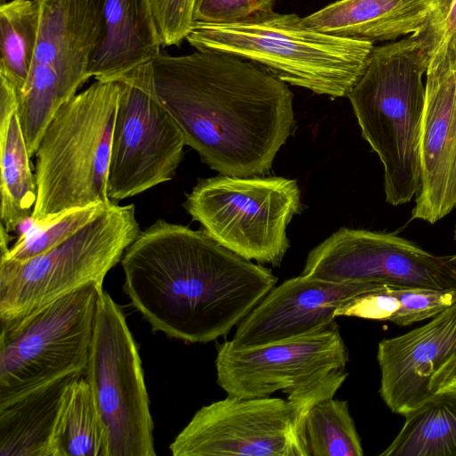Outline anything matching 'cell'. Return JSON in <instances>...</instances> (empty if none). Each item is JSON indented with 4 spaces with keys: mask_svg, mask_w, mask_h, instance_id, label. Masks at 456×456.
<instances>
[{
    "mask_svg": "<svg viewBox=\"0 0 456 456\" xmlns=\"http://www.w3.org/2000/svg\"><path fill=\"white\" fill-rule=\"evenodd\" d=\"M456 353V302L423 326L379 343V395L404 416L435 395L429 380Z\"/></svg>",
    "mask_w": 456,
    "mask_h": 456,
    "instance_id": "cell-16",
    "label": "cell"
},
{
    "mask_svg": "<svg viewBox=\"0 0 456 456\" xmlns=\"http://www.w3.org/2000/svg\"><path fill=\"white\" fill-rule=\"evenodd\" d=\"M387 286L300 274L273 288L237 325L231 342L239 347L259 346L316 332L335 321L337 309Z\"/></svg>",
    "mask_w": 456,
    "mask_h": 456,
    "instance_id": "cell-15",
    "label": "cell"
},
{
    "mask_svg": "<svg viewBox=\"0 0 456 456\" xmlns=\"http://www.w3.org/2000/svg\"><path fill=\"white\" fill-rule=\"evenodd\" d=\"M83 374L63 375L0 404V456H53L63 405Z\"/></svg>",
    "mask_w": 456,
    "mask_h": 456,
    "instance_id": "cell-19",
    "label": "cell"
},
{
    "mask_svg": "<svg viewBox=\"0 0 456 456\" xmlns=\"http://www.w3.org/2000/svg\"><path fill=\"white\" fill-rule=\"evenodd\" d=\"M119 94L118 80L95 79L57 110L35 154L37 200L31 219L112 202L108 177Z\"/></svg>",
    "mask_w": 456,
    "mask_h": 456,
    "instance_id": "cell-5",
    "label": "cell"
},
{
    "mask_svg": "<svg viewBox=\"0 0 456 456\" xmlns=\"http://www.w3.org/2000/svg\"><path fill=\"white\" fill-rule=\"evenodd\" d=\"M141 232L134 204L110 203L50 250L25 261H0V320L7 323L89 282L102 285Z\"/></svg>",
    "mask_w": 456,
    "mask_h": 456,
    "instance_id": "cell-7",
    "label": "cell"
},
{
    "mask_svg": "<svg viewBox=\"0 0 456 456\" xmlns=\"http://www.w3.org/2000/svg\"><path fill=\"white\" fill-rule=\"evenodd\" d=\"M426 66L414 38L373 46L347 97L362 136L384 168L387 203H409L420 189Z\"/></svg>",
    "mask_w": 456,
    "mask_h": 456,
    "instance_id": "cell-4",
    "label": "cell"
},
{
    "mask_svg": "<svg viewBox=\"0 0 456 456\" xmlns=\"http://www.w3.org/2000/svg\"><path fill=\"white\" fill-rule=\"evenodd\" d=\"M110 203L69 208L42 221L29 218L28 225L11 248L8 247L9 232L1 224V257L25 261L41 255L95 219Z\"/></svg>",
    "mask_w": 456,
    "mask_h": 456,
    "instance_id": "cell-25",
    "label": "cell"
},
{
    "mask_svg": "<svg viewBox=\"0 0 456 456\" xmlns=\"http://www.w3.org/2000/svg\"><path fill=\"white\" fill-rule=\"evenodd\" d=\"M280 397L226 398L202 406L169 448L174 456H310L305 433L309 410L333 397L348 373Z\"/></svg>",
    "mask_w": 456,
    "mask_h": 456,
    "instance_id": "cell-6",
    "label": "cell"
},
{
    "mask_svg": "<svg viewBox=\"0 0 456 456\" xmlns=\"http://www.w3.org/2000/svg\"><path fill=\"white\" fill-rule=\"evenodd\" d=\"M19 115L17 92L0 78V219L7 232L32 215L37 184Z\"/></svg>",
    "mask_w": 456,
    "mask_h": 456,
    "instance_id": "cell-21",
    "label": "cell"
},
{
    "mask_svg": "<svg viewBox=\"0 0 456 456\" xmlns=\"http://www.w3.org/2000/svg\"><path fill=\"white\" fill-rule=\"evenodd\" d=\"M403 417L380 456H456V396L436 395Z\"/></svg>",
    "mask_w": 456,
    "mask_h": 456,
    "instance_id": "cell-22",
    "label": "cell"
},
{
    "mask_svg": "<svg viewBox=\"0 0 456 456\" xmlns=\"http://www.w3.org/2000/svg\"><path fill=\"white\" fill-rule=\"evenodd\" d=\"M305 433L310 456H362L360 436L346 400L320 401L307 412Z\"/></svg>",
    "mask_w": 456,
    "mask_h": 456,
    "instance_id": "cell-26",
    "label": "cell"
},
{
    "mask_svg": "<svg viewBox=\"0 0 456 456\" xmlns=\"http://www.w3.org/2000/svg\"><path fill=\"white\" fill-rule=\"evenodd\" d=\"M186 40L196 50L236 55L286 84L331 98L348 95L374 46L318 31L296 13L274 11L236 23L196 22Z\"/></svg>",
    "mask_w": 456,
    "mask_h": 456,
    "instance_id": "cell-3",
    "label": "cell"
},
{
    "mask_svg": "<svg viewBox=\"0 0 456 456\" xmlns=\"http://www.w3.org/2000/svg\"><path fill=\"white\" fill-rule=\"evenodd\" d=\"M120 263L123 291L152 330L190 343L226 336L278 281L203 230L164 219L141 231Z\"/></svg>",
    "mask_w": 456,
    "mask_h": 456,
    "instance_id": "cell-2",
    "label": "cell"
},
{
    "mask_svg": "<svg viewBox=\"0 0 456 456\" xmlns=\"http://www.w3.org/2000/svg\"><path fill=\"white\" fill-rule=\"evenodd\" d=\"M162 46L186 39L194 20L196 0H151Z\"/></svg>",
    "mask_w": 456,
    "mask_h": 456,
    "instance_id": "cell-30",
    "label": "cell"
},
{
    "mask_svg": "<svg viewBox=\"0 0 456 456\" xmlns=\"http://www.w3.org/2000/svg\"><path fill=\"white\" fill-rule=\"evenodd\" d=\"M102 285L85 284L1 323L0 404L71 372L84 373Z\"/></svg>",
    "mask_w": 456,
    "mask_h": 456,
    "instance_id": "cell-9",
    "label": "cell"
},
{
    "mask_svg": "<svg viewBox=\"0 0 456 456\" xmlns=\"http://www.w3.org/2000/svg\"><path fill=\"white\" fill-rule=\"evenodd\" d=\"M39 28L37 0H11L0 5V78L17 94L27 82Z\"/></svg>",
    "mask_w": 456,
    "mask_h": 456,
    "instance_id": "cell-24",
    "label": "cell"
},
{
    "mask_svg": "<svg viewBox=\"0 0 456 456\" xmlns=\"http://www.w3.org/2000/svg\"><path fill=\"white\" fill-rule=\"evenodd\" d=\"M53 456H109L106 428L84 374L66 398L54 435Z\"/></svg>",
    "mask_w": 456,
    "mask_h": 456,
    "instance_id": "cell-23",
    "label": "cell"
},
{
    "mask_svg": "<svg viewBox=\"0 0 456 456\" xmlns=\"http://www.w3.org/2000/svg\"><path fill=\"white\" fill-rule=\"evenodd\" d=\"M296 180L218 175L200 179L183 206L220 245L248 260L280 266L286 229L302 209Z\"/></svg>",
    "mask_w": 456,
    "mask_h": 456,
    "instance_id": "cell-8",
    "label": "cell"
},
{
    "mask_svg": "<svg viewBox=\"0 0 456 456\" xmlns=\"http://www.w3.org/2000/svg\"><path fill=\"white\" fill-rule=\"evenodd\" d=\"M420 170L411 217L435 224L456 208V72L426 74Z\"/></svg>",
    "mask_w": 456,
    "mask_h": 456,
    "instance_id": "cell-17",
    "label": "cell"
},
{
    "mask_svg": "<svg viewBox=\"0 0 456 456\" xmlns=\"http://www.w3.org/2000/svg\"><path fill=\"white\" fill-rule=\"evenodd\" d=\"M84 377L109 440V456H155L142 362L120 306L103 291Z\"/></svg>",
    "mask_w": 456,
    "mask_h": 456,
    "instance_id": "cell-11",
    "label": "cell"
},
{
    "mask_svg": "<svg viewBox=\"0 0 456 456\" xmlns=\"http://www.w3.org/2000/svg\"><path fill=\"white\" fill-rule=\"evenodd\" d=\"M428 10V0H338L303 22L323 33L373 44L416 32Z\"/></svg>",
    "mask_w": 456,
    "mask_h": 456,
    "instance_id": "cell-20",
    "label": "cell"
},
{
    "mask_svg": "<svg viewBox=\"0 0 456 456\" xmlns=\"http://www.w3.org/2000/svg\"><path fill=\"white\" fill-rule=\"evenodd\" d=\"M400 287L387 286L382 289L354 297L335 311V317L353 316L364 319L388 321L398 311Z\"/></svg>",
    "mask_w": 456,
    "mask_h": 456,
    "instance_id": "cell-31",
    "label": "cell"
},
{
    "mask_svg": "<svg viewBox=\"0 0 456 456\" xmlns=\"http://www.w3.org/2000/svg\"><path fill=\"white\" fill-rule=\"evenodd\" d=\"M39 28L28 77L17 94L19 115L34 156L57 110L91 77L102 34L101 0H37Z\"/></svg>",
    "mask_w": 456,
    "mask_h": 456,
    "instance_id": "cell-10",
    "label": "cell"
},
{
    "mask_svg": "<svg viewBox=\"0 0 456 456\" xmlns=\"http://www.w3.org/2000/svg\"><path fill=\"white\" fill-rule=\"evenodd\" d=\"M453 237H454V240H455V241H456V223H455V225H454Z\"/></svg>",
    "mask_w": 456,
    "mask_h": 456,
    "instance_id": "cell-33",
    "label": "cell"
},
{
    "mask_svg": "<svg viewBox=\"0 0 456 456\" xmlns=\"http://www.w3.org/2000/svg\"><path fill=\"white\" fill-rule=\"evenodd\" d=\"M400 307L390 322L399 326L432 319L456 302V287L444 289L399 288Z\"/></svg>",
    "mask_w": 456,
    "mask_h": 456,
    "instance_id": "cell-28",
    "label": "cell"
},
{
    "mask_svg": "<svg viewBox=\"0 0 456 456\" xmlns=\"http://www.w3.org/2000/svg\"><path fill=\"white\" fill-rule=\"evenodd\" d=\"M275 3L276 0H196L193 20L216 24L240 22L273 12Z\"/></svg>",
    "mask_w": 456,
    "mask_h": 456,
    "instance_id": "cell-29",
    "label": "cell"
},
{
    "mask_svg": "<svg viewBox=\"0 0 456 456\" xmlns=\"http://www.w3.org/2000/svg\"><path fill=\"white\" fill-rule=\"evenodd\" d=\"M301 274L444 289L456 287V254L434 255L394 232L342 227L309 252Z\"/></svg>",
    "mask_w": 456,
    "mask_h": 456,
    "instance_id": "cell-13",
    "label": "cell"
},
{
    "mask_svg": "<svg viewBox=\"0 0 456 456\" xmlns=\"http://www.w3.org/2000/svg\"><path fill=\"white\" fill-rule=\"evenodd\" d=\"M102 34L89 75L116 79L151 63L162 46L151 0H101Z\"/></svg>",
    "mask_w": 456,
    "mask_h": 456,
    "instance_id": "cell-18",
    "label": "cell"
},
{
    "mask_svg": "<svg viewBox=\"0 0 456 456\" xmlns=\"http://www.w3.org/2000/svg\"><path fill=\"white\" fill-rule=\"evenodd\" d=\"M429 389L434 395L456 396V353L432 375L429 380Z\"/></svg>",
    "mask_w": 456,
    "mask_h": 456,
    "instance_id": "cell-32",
    "label": "cell"
},
{
    "mask_svg": "<svg viewBox=\"0 0 456 456\" xmlns=\"http://www.w3.org/2000/svg\"><path fill=\"white\" fill-rule=\"evenodd\" d=\"M116 80L120 94L108 177V196L114 203L172 180L186 145L157 94L152 62Z\"/></svg>",
    "mask_w": 456,
    "mask_h": 456,
    "instance_id": "cell-12",
    "label": "cell"
},
{
    "mask_svg": "<svg viewBox=\"0 0 456 456\" xmlns=\"http://www.w3.org/2000/svg\"><path fill=\"white\" fill-rule=\"evenodd\" d=\"M216 382L227 395L270 396L307 387L335 370H345L348 351L334 321L308 335L273 344L239 347L218 345Z\"/></svg>",
    "mask_w": 456,
    "mask_h": 456,
    "instance_id": "cell-14",
    "label": "cell"
},
{
    "mask_svg": "<svg viewBox=\"0 0 456 456\" xmlns=\"http://www.w3.org/2000/svg\"><path fill=\"white\" fill-rule=\"evenodd\" d=\"M157 94L187 146L222 175H267L295 129L293 94L257 64L211 50L152 61Z\"/></svg>",
    "mask_w": 456,
    "mask_h": 456,
    "instance_id": "cell-1",
    "label": "cell"
},
{
    "mask_svg": "<svg viewBox=\"0 0 456 456\" xmlns=\"http://www.w3.org/2000/svg\"><path fill=\"white\" fill-rule=\"evenodd\" d=\"M429 10L411 36L426 66V74L456 72V0H428Z\"/></svg>",
    "mask_w": 456,
    "mask_h": 456,
    "instance_id": "cell-27",
    "label": "cell"
}]
</instances>
